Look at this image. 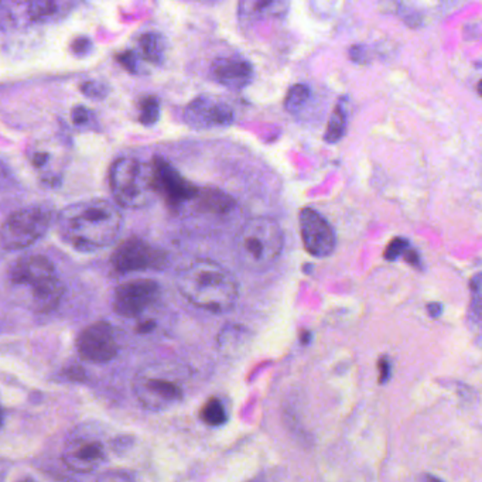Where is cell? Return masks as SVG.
<instances>
[{
  "label": "cell",
  "instance_id": "cell-30",
  "mask_svg": "<svg viewBox=\"0 0 482 482\" xmlns=\"http://www.w3.org/2000/svg\"><path fill=\"white\" fill-rule=\"evenodd\" d=\"M91 45H92V43H91V40L88 37H78V38H75L73 41L71 48H73V51L75 52L77 56H85V54H88V51L91 50Z\"/></svg>",
  "mask_w": 482,
  "mask_h": 482
},
{
  "label": "cell",
  "instance_id": "cell-6",
  "mask_svg": "<svg viewBox=\"0 0 482 482\" xmlns=\"http://www.w3.org/2000/svg\"><path fill=\"white\" fill-rule=\"evenodd\" d=\"M110 186L119 205L142 208L154 194L151 166L135 157H122L111 169Z\"/></svg>",
  "mask_w": 482,
  "mask_h": 482
},
{
  "label": "cell",
  "instance_id": "cell-11",
  "mask_svg": "<svg viewBox=\"0 0 482 482\" xmlns=\"http://www.w3.org/2000/svg\"><path fill=\"white\" fill-rule=\"evenodd\" d=\"M151 166L154 193L162 194L165 199L174 206L195 199L199 188L186 180L181 173L173 167L166 158L154 157Z\"/></svg>",
  "mask_w": 482,
  "mask_h": 482
},
{
  "label": "cell",
  "instance_id": "cell-26",
  "mask_svg": "<svg viewBox=\"0 0 482 482\" xmlns=\"http://www.w3.org/2000/svg\"><path fill=\"white\" fill-rule=\"evenodd\" d=\"M116 60L121 66H123L130 73H137V66H139V59L137 54L132 50H126L121 54L116 56Z\"/></svg>",
  "mask_w": 482,
  "mask_h": 482
},
{
  "label": "cell",
  "instance_id": "cell-23",
  "mask_svg": "<svg viewBox=\"0 0 482 482\" xmlns=\"http://www.w3.org/2000/svg\"><path fill=\"white\" fill-rule=\"evenodd\" d=\"M60 12V5L54 2H34L29 3L27 15L33 22H44Z\"/></svg>",
  "mask_w": 482,
  "mask_h": 482
},
{
  "label": "cell",
  "instance_id": "cell-2",
  "mask_svg": "<svg viewBox=\"0 0 482 482\" xmlns=\"http://www.w3.org/2000/svg\"><path fill=\"white\" fill-rule=\"evenodd\" d=\"M177 287L191 304L218 314L232 310L239 297L236 278L225 266L209 259L184 267L177 278Z\"/></svg>",
  "mask_w": 482,
  "mask_h": 482
},
{
  "label": "cell",
  "instance_id": "cell-15",
  "mask_svg": "<svg viewBox=\"0 0 482 482\" xmlns=\"http://www.w3.org/2000/svg\"><path fill=\"white\" fill-rule=\"evenodd\" d=\"M211 78L231 91H241L250 85L255 78V70L243 57H218L211 66Z\"/></svg>",
  "mask_w": 482,
  "mask_h": 482
},
{
  "label": "cell",
  "instance_id": "cell-33",
  "mask_svg": "<svg viewBox=\"0 0 482 482\" xmlns=\"http://www.w3.org/2000/svg\"><path fill=\"white\" fill-rule=\"evenodd\" d=\"M421 482H443L440 478H437V476H433V475H423V479H421Z\"/></svg>",
  "mask_w": 482,
  "mask_h": 482
},
{
  "label": "cell",
  "instance_id": "cell-29",
  "mask_svg": "<svg viewBox=\"0 0 482 482\" xmlns=\"http://www.w3.org/2000/svg\"><path fill=\"white\" fill-rule=\"evenodd\" d=\"M91 119V111L86 110L85 106H77L73 111V122L77 126H84L89 122Z\"/></svg>",
  "mask_w": 482,
  "mask_h": 482
},
{
  "label": "cell",
  "instance_id": "cell-32",
  "mask_svg": "<svg viewBox=\"0 0 482 482\" xmlns=\"http://www.w3.org/2000/svg\"><path fill=\"white\" fill-rule=\"evenodd\" d=\"M427 310H428V312H430L432 317L437 318L443 311V306L440 303H432V304L427 306Z\"/></svg>",
  "mask_w": 482,
  "mask_h": 482
},
{
  "label": "cell",
  "instance_id": "cell-28",
  "mask_svg": "<svg viewBox=\"0 0 482 482\" xmlns=\"http://www.w3.org/2000/svg\"><path fill=\"white\" fill-rule=\"evenodd\" d=\"M349 57L356 64H366L368 63V57H369L368 48L365 45H362V44H356V45L351 47Z\"/></svg>",
  "mask_w": 482,
  "mask_h": 482
},
{
  "label": "cell",
  "instance_id": "cell-34",
  "mask_svg": "<svg viewBox=\"0 0 482 482\" xmlns=\"http://www.w3.org/2000/svg\"><path fill=\"white\" fill-rule=\"evenodd\" d=\"M20 482H33V481H20Z\"/></svg>",
  "mask_w": 482,
  "mask_h": 482
},
{
  "label": "cell",
  "instance_id": "cell-13",
  "mask_svg": "<svg viewBox=\"0 0 482 482\" xmlns=\"http://www.w3.org/2000/svg\"><path fill=\"white\" fill-rule=\"evenodd\" d=\"M300 234L304 248L315 257L330 256L337 246V238L330 223L310 206L300 211Z\"/></svg>",
  "mask_w": 482,
  "mask_h": 482
},
{
  "label": "cell",
  "instance_id": "cell-5",
  "mask_svg": "<svg viewBox=\"0 0 482 482\" xmlns=\"http://www.w3.org/2000/svg\"><path fill=\"white\" fill-rule=\"evenodd\" d=\"M132 389L139 403L151 412H162L179 403L184 391L174 368L150 365L135 375Z\"/></svg>",
  "mask_w": 482,
  "mask_h": 482
},
{
  "label": "cell",
  "instance_id": "cell-1",
  "mask_svg": "<svg viewBox=\"0 0 482 482\" xmlns=\"http://www.w3.org/2000/svg\"><path fill=\"white\" fill-rule=\"evenodd\" d=\"M122 228V213L112 202L92 198L66 206L59 216L61 239L78 252L111 246Z\"/></svg>",
  "mask_w": 482,
  "mask_h": 482
},
{
  "label": "cell",
  "instance_id": "cell-14",
  "mask_svg": "<svg viewBox=\"0 0 482 482\" xmlns=\"http://www.w3.org/2000/svg\"><path fill=\"white\" fill-rule=\"evenodd\" d=\"M80 356L92 363H106L118 354L114 329L106 321H98L84 329L75 342Z\"/></svg>",
  "mask_w": 482,
  "mask_h": 482
},
{
  "label": "cell",
  "instance_id": "cell-9",
  "mask_svg": "<svg viewBox=\"0 0 482 482\" xmlns=\"http://www.w3.org/2000/svg\"><path fill=\"white\" fill-rule=\"evenodd\" d=\"M184 122L197 130L228 128L235 115L231 106L218 98L201 95L193 99L184 110Z\"/></svg>",
  "mask_w": 482,
  "mask_h": 482
},
{
  "label": "cell",
  "instance_id": "cell-20",
  "mask_svg": "<svg viewBox=\"0 0 482 482\" xmlns=\"http://www.w3.org/2000/svg\"><path fill=\"white\" fill-rule=\"evenodd\" d=\"M311 96V89L306 84H294L285 98V108L289 114H297Z\"/></svg>",
  "mask_w": 482,
  "mask_h": 482
},
{
  "label": "cell",
  "instance_id": "cell-17",
  "mask_svg": "<svg viewBox=\"0 0 482 482\" xmlns=\"http://www.w3.org/2000/svg\"><path fill=\"white\" fill-rule=\"evenodd\" d=\"M197 198L202 209L213 213H227L235 206V199L217 188L199 190Z\"/></svg>",
  "mask_w": 482,
  "mask_h": 482
},
{
  "label": "cell",
  "instance_id": "cell-27",
  "mask_svg": "<svg viewBox=\"0 0 482 482\" xmlns=\"http://www.w3.org/2000/svg\"><path fill=\"white\" fill-rule=\"evenodd\" d=\"M96 482H135L133 478L125 471H106L98 476Z\"/></svg>",
  "mask_w": 482,
  "mask_h": 482
},
{
  "label": "cell",
  "instance_id": "cell-4",
  "mask_svg": "<svg viewBox=\"0 0 482 482\" xmlns=\"http://www.w3.org/2000/svg\"><path fill=\"white\" fill-rule=\"evenodd\" d=\"M285 246L279 223L271 217H256L238 231L234 249L238 263L252 272H264L278 262Z\"/></svg>",
  "mask_w": 482,
  "mask_h": 482
},
{
  "label": "cell",
  "instance_id": "cell-8",
  "mask_svg": "<svg viewBox=\"0 0 482 482\" xmlns=\"http://www.w3.org/2000/svg\"><path fill=\"white\" fill-rule=\"evenodd\" d=\"M167 263L169 257L165 250L136 236L122 242L112 255V266L119 273L162 271Z\"/></svg>",
  "mask_w": 482,
  "mask_h": 482
},
{
  "label": "cell",
  "instance_id": "cell-7",
  "mask_svg": "<svg viewBox=\"0 0 482 482\" xmlns=\"http://www.w3.org/2000/svg\"><path fill=\"white\" fill-rule=\"evenodd\" d=\"M52 223V211L45 205L22 208L0 227V246L13 252L27 249L40 241Z\"/></svg>",
  "mask_w": 482,
  "mask_h": 482
},
{
  "label": "cell",
  "instance_id": "cell-31",
  "mask_svg": "<svg viewBox=\"0 0 482 482\" xmlns=\"http://www.w3.org/2000/svg\"><path fill=\"white\" fill-rule=\"evenodd\" d=\"M379 373H381V381L385 382L388 378H389V375H391V365H389V361L386 358H382L379 361Z\"/></svg>",
  "mask_w": 482,
  "mask_h": 482
},
{
  "label": "cell",
  "instance_id": "cell-19",
  "mask_svg": "<svg viewBox=\"0 0 482 482\" xmlns=\"http://www.w3.org/2000/svg\"><path fill=\"white\" fill-rule=\"evenodd\" d=\"M347 122H348V115H347L345 105L344 102H338L329 121V126L324 135L326 142L330 144L338 143L347 132Z\"/></svg>",
  "mask_w": 482,
  "mask_h": 482
},
{
  "label": "cell",
  "instance_id": "cell-16",
  "mask_svg": "<svg viewBox=\"0 0 482 482\" xmlns=\"http://www.w3.org/2000/svg\"><path fill=\"white\" fill-rule=\"evenodd\" d=\"M250 333L242 326H227L218 336V348L223 354L232 356L243 352L245 345L249 344Z\"/></svg>",
  "mask_w": 482,
  "mask_h": 482
},
{
  "label": "cell",
  "instance_id": "cell-24",
  "mask_svg": "<svg viewBox=\"0 0 482 482\" xmlns=\"http://www.w3.org/2000/svg\"><path fill=\"white\" fill-rule=\"evenodd\" d=\"M410 243L407 239L405 238H395L389 246L386 248L385 250V257L389 260V262H395L403 256L407 255V252L410 250Z\"/></svg>",
  "mask_w": 482,
  "mask_h": 482
},
{
  "label": "cell",
  "instance_id": "cell-18",
  "mask_svg": "<svg viewBox=\"0 0 482 482\" xmlns=\"http://www.w3.org/2000/svg\"><path fill=\"white\" fill-rule=\"evenodd\" d=\"M139 47L142 50V54L146 60H149L153 64H162L166 57V48L167 43L166 38L157 33V31H149L140 36L139 38Z\"/></svg>",
  "mask_w": 482,
  "mask_h": 482
},
{
  "label": "cell",
  "instance_id": "cell-21",
  "mask_svg": "<svg viewBox=\"0 0 482 482\" xmlns=\"http://www.w3.org/2000/svg\"><path fill=\"white\" fill-rule=\"evenodd\" d=\"M160 119V100L156 96H144L139 103V122L153 126Z\"/></svg>",
  "mask_w": 482,
  "mask_h": 482
},
{
  "label": "cell",
  "instance_id": "cell-12",
  "mask_svg": "<svg viewBox=\"0 0 482 482\" xmlns=\"http://www.w3.org/2000/svg\"><path fill=\"white\" fill-rule=\"evenodd\" d=\"M64 464L81 474H89L98 469L106 461L105 444L92 435L77 433L67 439L63 447Z\"/></svg>",
  "mask_w": 482,
  "mask_h": 482
},
{
  "label": "cell",
  "instance_id": "cell-22",
  "mask_svg": "<svg viewBox=\"0 0 482 482\" xmlns=\"http://www.w3.org/2000/svg\"><path fill=\"white\" fill-rule=\"evenodd\" d=\"M201 419L209 425H221L227 420L224 405L218 399H211L202 407Z\"/></svg>",
  "mask_w": 482,
  "mask_h": 482
},
{
  "label": "cell",
  "instance_id": "cell-25",
  "mask_svg": "<svg viewBox=\"0 0 482 482\" xmlns=\"http://www.w3.org/2000/svg\"><path fill=\"white\" fill-rule=\"evenodd\" d=\"M82 93H85L89 98H103L108 93V86L99 81H86L81 86Z\"/></svg>",
  "mask_w": 482,
  "mask_h": 482
},
{
  "label": "cell",
  "instance_id": "cell-3",
  "mask_svg": "<svg viewBox=\"0 0 482 482\" xmlns=\"http://www.w3.org/2000/svg\"><path fill=\"white\" fill-rule=\"evenodd\" d=\"M9 282L24 293L26 304L37 312L54 310L64 296V285L54 264L41 255L17 259L9 271Z\"/></svg>",
  "mask_w": 482,
  "mask_h": 482
},
{
  "label": "cell",
  "instance_id": "cell-10",
  "mask_svg": "<svg viewBox=\"0 0 482 482\" xmlns=\"http://www.w3.org/2000/svg\"><path fill=\"white\" fill-rule=\"evenodd\" d=\"M160 297V286L150 279H137L121 285L114 294V311L125 318L146 312Z\"/></svg>",
  "mask_w": 482,
  "mask_h": 482
}]
</instances>
